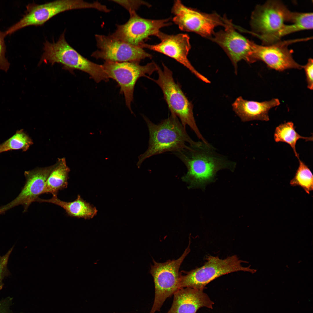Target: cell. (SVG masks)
I'll return each mask as SVG.
<instances>
[{
    "instance_id": "18",
    "label": "cell",
    "mask_w": 313,
    "mask_h": 313,
    "mask_svg": "<svg viewBox=\"0 0 313 313\" xmlns=\"http://www.w3.org/2000/svg\"><path fill=\"white\" fill-rule=\"evenodd\" d=\"M280 104L279 100L273 99L263 102L249 101L242 97L237 98L232 105L233 110L244 122L253 120H269L268 112L272 108Z\"/></svg>"
},
{
    "instance_id": "1",
    "label": "cell",
    "mask_w": 313,
    "mask_h": 313,
    "mask_svg": "<svg viewBox=\"0 0 313 313\" xmlns=\"http://www.w3.org/2000/svg\"><path fill=\"white\" fill-rule=\"evenodd\" d=\"M173 154L184 164L187 169L182 178L192 187L204 189L206 185L215 181L219 170L228 169L233 171L235 163L218 153L208 143L202 142L199 146L188 145Z\"/></svg>"
},
{
    "instance_id": "7",
    "label": "cell",
    "mask_w": 313,
    "mask_h": 313,
    "mask_svg": "<svg viewBox=\"0 0 313 313\" xmlns=\"http://www.w3.org/2000/svg\"><path fill=\"white\" fill-rule=\"evenodd\" d=\"M101 4L97 1L89 3L82 0H58L38 4L29 3L20 20L5 31L7 35L30 26H40L61 12L72 10L94 8L99 10Z\"/></svg>"
},
{
    "instance_id": "21",
    "label": "cell",
    "mask_w": 313,
    "mask_h": 313,
    "mask_svg": "<svg viewBox=\"0 0 313 313\" xmlns=\"http://www.w3.org/2000/svg\"><path fill=\"white\" fill-rule=\"evenodd\" d=\"M274 138L276 142H283L289 144L298 159H299V157L296 147L297 141L300 139H304L306 141L313 140L312 136L304 137L299 134L295 130L294 123L291 121L281 123L276 127Z\"/></svg>"
},
{
    "instance_id": "4",
    "label": "cell",
    "mask_w": 313,
    "mask_h": 313,
    "mask_svg": "<svg viewBox=\"0 0 313 313\" xmlns=\"http://www.w3.org/2000/svg\"><path fill=\"white\" fill-rule=\"evenodd\" d=\"M292 12L280 1L269 0L257 5L252 14L250 25L252 30L265 45L278 41L283 30L290 22Z\"/></svg>"
},
{
    "instance_id": "26",
    "label": "cell",
    "mask_w": 313,
    "mask_h": 313,
    "mask_svg": "<svg viewBox=\"0 0 313 313\" xmlns=\"http://www.w3.org/2000/svg\"><path fill=\"white\" fill-rule=\"evenodd\" d=\"M13 248L14 246H13L5 254L0 256V290L2 289L4 286L3 279L5 277L10 274L8 269L7 265L9 257Z\"/></svg>"
},
{
    "instance_id": "16",
    "label": "cell",
    "mask_w": 313,
    "mask_h": 313,
    "mask_svg": "<svg viewBox=\"0 0 313 313\" xmlns=\"http://www.w3.org/2000/svg\"><path fill=\"white\" fill-rule=\"evenodd\" d=\"M54 166V165L25 171L26 182L21 192L12 201L0 207V214L20 205L23 206V212H26L31 204L43 194L47 180Z\"/></svg>"
},
{
    "instance_id": "14",
    "label": "cell",
    "mask_w": 313,
    "mask_h": 313,
    "mask_svg": "<svg viewBox=\"0 0 313 313\" xmlns=\"http://www.w3.org/2000/svg\"><path fill=\"white\" fill-rule=\"evenodd\" d=\"M298 40L278 41L264 46L258 45L254 42L252 63L261 60L269 68L280 71L289 69H302L303 65L294 60L292 51L287 48L289 44Z\"/></svg>"
},
{
    "instance_id": "19",
    "label": "cell",
    "mask_w": 313,
    "mask_h": 313,
    "mask_svg": "<svg viewBox=\"0 0 313 313\" xmlns=\"http://www.w3.org/2000/svg\"><path fill=\"white\" fill-rule=\"evenodd\" d=\"M36 202L52 203L63 208L67 215L70 217L85 219H92L97 214L96 208L84 200L79 195L72 201L66 202L59 199L57 196H53L49 199H43L39 197Z\"/></svg>"
},
{
    "instance_id": "29",
    "label": "cell",
    "mask_w": 313,
    "mask_h": 313,
    "mask_svg": "<svg viewBox=\"0 0 313 313\" xmlns=\"http://www.w3.org/2000/svg\"><path fill=\"white\" fill-rule=\"evenodd\" d=\"M12 300V297H8L0 300V313H14L11 308Z\"/></svg>"
},
{
    "instance_id": "11",
    "label": "cell",
    "mask_w": 313,
    "mask_h": 313,
    "mask_svg": "<svg viewBox=\"0 0 313 313\" xmlns=\"http://www.w3.org/2000/svg\"><path fill=\"white\" fill-rule=\"evenodd\" d=\"M98 49L91 56L97 59L114 62H130L139 63L152 56L141 47L132 45L113 37L111 35L96 34Z\"/></svg>"
},
{
    "instance_id": "28",
    "label": "cell",
    "mask_w": 313,
    "mask_h": 313,
    "mask_svg": "<svg viewBox=\"0 0 313 313\" xmlns=\"http://www.w3.org/2000/svg\"><path fill=\"white\" fill-rule=\"evenodd\" d=\"M313 59L310 58L308 59L306 65H303V68L304 70L306 80L307 83V87L310 90H312L313 87Z\"/></svg>"
},
{
    "instance_id": "13",
    "label": "cell",
    "mask_w": 313,
    "mask_h": 313,
    "mask_svg": "<svg viewBox=\"0 0 313 313\" xmlns=\"http://www.w3.org/2000/svg\"><path fill=\"white\" fill-rule=\"evenodd\" d=\"M160 40L158 44L150 45L143 43L140 46L163 54L172 58L187 68L198 79L207 83L208 79L198 72L192 66L188 59L191 48L190 37L188 34H179L170 35L160 31L156 35Z\"/></svg>"
},
{
    "instance_id": "22",
    "label": "cell",
    "mask_w": 313,
    "mask_h": 313,
    "mask_svg": "<svg viewBox=\"0 0 313 313\" xmlns=\"http://www.w3.org/2000/svg\"><path fill=\"white\" fill-rule=\"evenodd\" d=\"M299 166L294 177L290 180V185L292 186L301 187L308 194L313 190V176L308 167L300 159Z\"/></svg>"
},
{
    "instance_id": "10",
    "label": "cell",
    "mask_w": 313,
    "mask_h": 313,
    "mask_svg": "<svg viewBox=\"0 0 313 313\" xmlns=\"http://www.w3.org/2000/svg\"><path fill=\"white\" fill-rule=\"evenodd\" d=\"M174 15L173 22L182 31L193 32L202 36L210 37L214 28L219 26L226 24L216 13L208 14L187 7L179 0H176L172 8Z\"/></svg>"
},
{
    "instance_id": "2",
    "label": "cell",
    "mask_w": 313,
    "mask_h": 313,
    "mask_svg": "<svg viewBox=\"0 0 313 313\" xmlns=\"http://www.w3.org/2000/svg\"><path fill=\"white\" fill-rule=\"evenodd\" d=\"M149 133L148 147L138 156L137 164L139 168L144 161L152 156L168 152L180 151L188 145L199 146L201 141L196 142L188 134L185 127L176 116L171 114L158 124L143 116Z\"/></svg>"
},
{
    "instance_id": "9",
    "label": "cell",
    "mask_w": 313,
    "mask_h": 313,
    "mask_svg": "<svg viewBox=\"0 0 313 313\" xmlns=\"http://www.w3.org/2000/svg\"><path fill=\"white\" fill-rule=\"evenodd\" d=\"M133 62L105 61L102 65L109 78L116 81L120 87V92L123 94L126 105L132 113L131 103L133 98L135 85L142 77L148 78L157 70L158 65L154 62L141 65Z\"/></svg>"
},
{
    "instance_id": "24",
    "label": "cell",
    "mask_w": 313,
    "mask_h": 313,
    "mask_svg": "<svg viewBox=\"0 0 313 313\" xmlns=\"http://www.w3.org/2000/svg\"><path fill=\"white\" fill-rule=\"evenodd\" d=\"M312 12H292L290 22L292 24L287 25V34L296 31L313 28Z\"/></svg>"
},
{
    "instance_id": "20",
    "label": "cell",
    "mask_w": 313,
    "mask_h": 313,
    "mask_svg": "<svg viewBox=\"0 0 313 313\" xmlns=\"http://www.w3.org/2000/svg\"><path fill=\"white\" fill-rule=\"evenodd\" d=\"M70 170L65 159L59 158L47 178L43 194L50 193L53 196H57L59 191L66 188Z\"/></svg>"
},
{
    "instance_id": "8",
    "label": "cell",
    "mask_w": 313,
    "mask_h": 313,
    "mask_svg": "<svg viewBox=\"0 0 313 313\" xmlns=\"http://www.w3.org/2000/svg\"><path fill=\"white\" fill-rule=\"evenodd\" d=\"M190 241L183 253L176 260H169L164 263H158L153 260L150 273L155 285V297L153 305L150 313L160 311L164 302L180 289L181 274L180 267L190 251Z\"/></svg>"
},
{
    "instance_id": "3",
    "label": "cell",
    "mask_w": 313,
    "mask_h": 313,
    "mask_svg": "<svg viewBox=\"0 0 313 313\" xmlns=\"http://www.w3.org/2000/svg\"><path fill=\"white\" fill-rule=\"evenodd\" d=\"M43 52L39 65L44 63L61 64L63 68L72 73L74 70L88 74L97 83L109 80L108 76L102 65L94 63L85 58L71 46L65 37V31L56 42L46 40L43 43Z\"/></svg>"
},
{
    "instance_id": "23",
    "label": "cell",
    "mask_w": 313,
    "mask_h": 313,
    "mask_svg": "<svg viewBox=\"0 0 313 313\" xmlns=\"http://www.w3.org/2000/svg\"><path fill=\"white\" fill-rule=\"evenodd\" d=\"M32 144V139L23 130H20L0 144V153L11 150L21 149L25 151Z\"/></svg>"
},
{
    "instance_id": "5",
    "label": "cell",
    "mask_w": 313,
    "mask_h": 313,
    "mask_svg": "<svg viewBox=\"0 0 313 313\" xmlns=\"http://www.w3.org/2000/svg\"><path fill=\"white\" fill-rule=\"evenodd\" d=\"M162 65L163 70L158 66L156 71L158 75L157 79L150 77L148 78L155 82L161 89L171 114L179 118L185 127L188 125L202 141L207 142L196 124L192 103L184 94L180 86L174 81L172 71L163 63Z\"/></svg>"
},
{
    "instance_id": "6",
    "label": "cell",
    "mask_w": 313,
    "mask_h": 313,
    "mask_svg": "<svg viewBox=\"0 0 313 313\" xmlns=\"http://www.w3.org/2000/svg\"><path fill=\"white\" fill-rule=\"evenodd\" d=\"M206 259L202 266L181 275L180 289L190 287L203 290L207 284L223 275L240 271L253 274L256 272V270L250 268V266H243L242 263L248 262L240 259L236 255L223 259L210 255Z\"/></svg>"
},
{
    "instance_id": "12",
    "label": "cell",
    "mask_w": 313,
    "mask_h": 313,
    "mask_svg": "<svg viewBox=\"0 0 313 313\" xmlns=\"http://www.w3.org/2000/svg\"><path fill=\"white\" fill-rule=\"evenodd\" d=\"M129 13L128 21L123 24L117 25L116 30L111 35L133 45L140 47L150 36H156L160 29L172 24L169 22L170 18L148 19L140 17L136 12Z\"/></svg>"
},
{
    "instance_id": "27",
    "label": "cell",
    "mask_w": 313,
    "mask_h": 313,
    "mask_svg": "<svg viewBox=\"0 0 313 313\" xmlns=\"http://www.w3.org/2000/svg\"><path fill=\"white\" fill-rule=\"evenodd\" d=\"M112 1L123 6L128 10L129 13L136 12L142 5H145L148 7L150 6V5L148 3L141 0H113Z\"/></svg>"
},
{
    "instance_id": "15",
    "label": "cell",
    "mask_w": 313,
    "mask_h": 313,
    "mask_svg": "<svg viewBox=\"0 0 313 313\" xmlns=\"http://www.w3.org/2000/svg\"><path fill=\"white\" fill-rule=\"evenodd\" d=\"M223 30L213 33L212 39L224 50L231 61L237 73V63L244 60L252 63L253 42L237 32L229 23Z\"/></svg>"
},
{
    "instance_id": "25",
    "label": "cell",
    "mask_w": 313,
    "mask_h": 313,
    "mask_svg": "<svg viewBox=\"0 0 313 313\" xmlns=\"http://www.w3.org/2000/svg\"><path fill=\"white\" fill-rule=\"evenodd\" d=\"M7 35L5 31L0 30V70L6 72L8 70L10 64L6 57V46L4 39Z\"/></svg>"
},
{
    "instance_id": "17",
    "label": "cell",
    "mask_w": 313,
    "mask_h": 313,
    "mask_svg": "<svg viewBox=\"0 0 313 313\" xmlns=\"http://www.w3.org/2000/svg\"><path fill=\"white\" fill-rule=\"evenodd\" d=\"M174 295L172 305L167 313H196L203 307L213 308L214 303L203 290L183 288Z\"/></svg>"
}]
</instances>
